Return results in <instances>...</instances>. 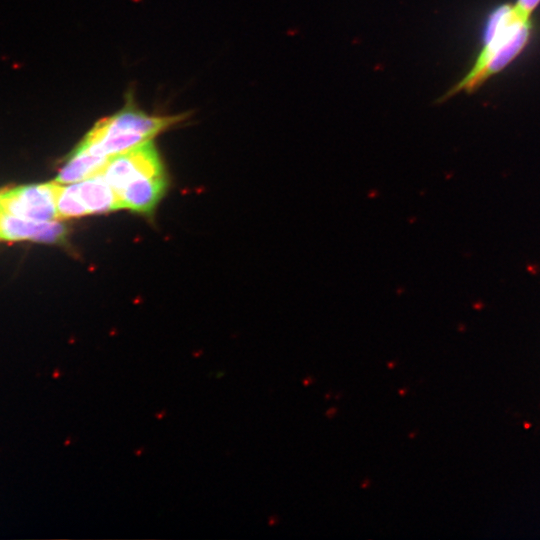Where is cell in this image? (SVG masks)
Returning <instances> with one entry per match:
<instances>
[{"instance_id":"obj_1","label":"cell","mask_w":540,"mask_h":540,"mask_svg":"<svg viewBox=\"0 0 540 540\" xmlns=\"http://www.w3.org/2000/svg\"><path fill=\"white\" fill-rule=\"evenodd\" d=\"M530 17L516 5L503 4L488 17L483 47L469 72L441 100L460 92L471 93L488 78L505 69L527 46L531 36Z\"/></svg>"},{"instance_id":"obj_2","label":"cell","mask_w":540,"mask_h":540,"mask_svg":"<svg viewBox=\"0 0 540 540\" xmlns=\"http://www.w3.org/2000/svg\"><path fill=\"white\" fill-rule=\"evenodd\" d=\"M182 119V115H150L130 97L118 112L99 120L79 144L93 155L110 158L152 141Z\"/></svg>"},{"instance_id":"obj_3","label":"cell","mask_w":540,"mask_h":540,"mask_svg":"<svg viewBox=\"0 0 540 540\" xmlns=\"http://www.w3.org/2000/svg\"><path fill=\"white\" fill-rule=\"evenodd\" d=\"M59 185L55 181L2 191L0 209L28 220H58L56 200Z\"/></svg>"},{"instance_id":"obj_4","label":"cell","mask_w":540,"mask_h":540,"mask_svg":"<svg viewBox=\"0 0 540 540\" xmlns=\"http://www.w3.org/2000/svg\"><path fill=\"white\" fill-rule=\"evenodd\" d=\"M101 174L116 192L131 180L165 175V171L158 151L150 141L110 157Z\"/></svg>"},{"instance_id":"obj_5","label":"cell","mask_w":540,"mask_h":540,"mask_svg":"<svg viewBox=\"0 0 540 540\" xmlns=\"http://www.w3.org/2000/svg\"><path fill=\"white\" fill-rule=\"evenodd\" d=\"M66 236V226L57 220H28L0 209V240H33L44 243H62L65 241Z\"/></svg>"},{"instance_id":"obj_6","label":"cell","mask_w":540,"mask_h":540,"mask_svg":"<svg viewBox=\"0 0 540 540\" xmlns=\"http://www.w3.org/2000/svg\"><path fill=\"white\" fill-rule=\"evenodd\" d=\"M167 187L165 175L142 176L126 183L115 192L120 209L152 214Z\"/></svg>"},{"instance_id":"obj_7","label":"cell","mask_w":540,"mask_h":540,"mask_svg":"<svg viewBox=\"0 0 540 540\" xmlns=\"http://www.w3.org/2000/svg\"><path fill=\"white\" fill-rule=\"evenodd\" d=\"M73 184L88 214L106 213L120 209L114 190L101 173Z\"/></svg>"},{"instance_id":"obj_8","label":"cell","mask_w":540,"mask_h":540,"mask_svg":"<svg viewBox=\"0 0 540 540\" xmlns=\"http://www.w3.org/2000/svg\"><path fill=\"white\" fill-rule=\"evenodd\" d=\"M109 159L108 157L93 155L78 144L60 169L55 181L59 184L83 181L100 174Z\"/></svg>"},{"instance_id":"obj_9","label":"cell","mask_w":540,"mask_h":540,"mask_svg":"<svg viewBox=\"0 0 540 540\" xmlns=\"http://www.w3.org/2000/svg\"><path fill=\"white\" fill-rule=\"evenodd\" d=\"M56 207L58 220L81 217L88 214L76 193L73 183L65 187L59 185Z\"/></svg>"},{"instance_id":"obj_10","label":"cell","mask_w":540,"mask_h":540,"mask_svg":"<svg viewBox=\"0 0 540 540\" xmlns=\"http://www.w3.org/2000/svg\"><path fill=\"white\" fill-rule=\"evenodd\" d=\"M515 5L521 12L531 18L532 13L540 5V0H517Z\"/></svg>"}]
</instances>
